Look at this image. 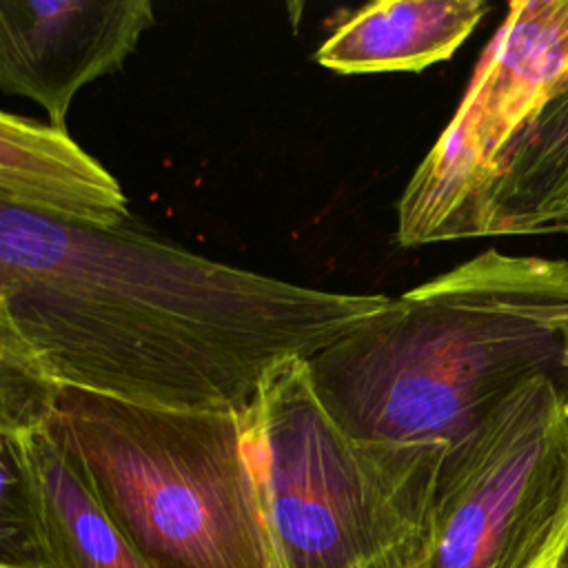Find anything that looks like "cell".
I'll use <instances>...</instances> for the list:
<instances>
[{
    "label": "cell",
    "instance_id": "cell-1",
    "mask_svg": "<svg viewBox=\"0 0 568 568\" xmlns=\"http://www.w3.org/2000/svg\"><path fill=\"white\" fill-rule=\"evenodd\" d=\"M386 302L209 260L129 224L0 204V335L93 395L244 415L273 366L311 359Z\"/></svg>",
    "mask_w": 568,
    "mask_h": 568
},
{
    "label": "cell",
    "instance_id": "cell-2",
    "mask_svg": "<svg viewBox=\"0 0 568 568\" xmlns=\"http://www.w3.org/2000/svg\"><path fill=\"white\" fill-rule=\"evenodd\" d=\"M568 260L488 248L315 353L326 410L359 439L455 444L537 375L561 373Z\"/></svg>",
    "mask_w": 568,
    "mask_h": 568
},
{
    "label": "cell",
    "instance_id": "cell-3",
    "mask_svg": "<svg viewBox=\"0 0 568 568\" xmlns=\"http://www.w3.org/2000/svg\"><path fill=\"white\" fill-rule=\"evenodd\" d=\"M47 428L146 568H280L242 415L62 386Z\"/></svg>",
    "mask_w": 568,
    "mask_h": 568
},
{
    "label": "cell",
    "instance_id": "cell-4",
    "mask_svg": "<svg viewBox=\"0 0 568 568\" xmlns=\"http://www.w3.org/2000/svg\"><path fill=\"white\" fill-rule=\"evenodd\" d=\"M242 417L280 568H373L428 528L448 446L351 435L304 357L273 366Z\"/></svg>",
    "mask_w": 568,
    "mask_h": 568
},
{
    "label": "cell",
    "instance_id": "cell-5",
    "mask_svg": "<svg viewBox=\"0 0 568 568\" xmlns=\"http://www.w3.org/2000/svg\"><path fill=\"white\" fill-rule=\"evenodd\" d=\"M568 504V413L537 375L446 448L430 513V568H528Z\"/></svg>",
    "mask_w": 568,
    "mask_h": 568
},
{
    "label": "cell",
    "instance_id": "cell-6",
    "mask_svg": "<svg viewBox=\"0 0 568 568\" xmlns=\"http://www.w3.org/2000/svg\"><path fill=\"white\" fill-rule=\"evenodd\" d=\"M568 80V0H519L397 202V244L473 237L477 211L524 124Z\"/></svg>",
    "mask_w": 568,
    "mask_h": 568
},
{
    "label": "cell",
    "instance_id": "cell-7",
    "mask_svg": "<svg viewBox=\"0 0 568 568\" xmlns=\"http://www.w3.org/2000/svg\"><path fill=\"white\" fill-rule=\"evenodd\" d=\"M0 566L146 568L49 433H0Z\"/></svg>",
    "mask_w": 568,
    "mask_h": 568
},
{
    "label": "cell",
    "instance_id": "cell-8",
    "mask_svg": "<svg viewBox=\"0 0 568 568\" xmlns=\"http://www.w3.org/2000/svg\"><path fill=\"white\" fill-rule=\"evenodd\" d=\"M153 22L149 0H0V89L67 131L75 93L118 71Z\"/></svg>",
    "mask_w": 568,
    "mask_h": 568
},
{
    "label": "cell",
    "instance_id": "cell-9",
    "mask_svg": "<svg viewBox=\"0 0 568 568\" xmlns=\"http://www.w3.org/2000/svg\"><path fill=\"white\" fill-rule=\"evenodd\" d=\"M0 204L91 229L129 224L120 182L73 138L31 118L0 115Z\"/></svg>",
    "mask_w": 568,
    "mask_h": 568
},
{
    "label": "cell",
    "instance_id": "cell-10",
    "mask_svg": "<svg viewBox=\"0 0 568 568\" xmlns=\"http://www.w3.org/2000/svg\"><path fill=\"white\" fill-rule=\"evenodd\" d=\"M486 11L481 0L373 2L320 44L315 62L344 75L422 71L448 60Z\"/></svg>",
    "mask_w": 568,
    "mask_h": 568
},
{
    "label": "cell",
    "instance_id": "cell-11",
    "mask_svg": "<svg viewBox=\"0 0 568 568\" xmlns=\"http://www.w3.org/2000/svg\"><path fill=\"white\" fill-rule=\"evenodd\" d=\"M568 235V80L508 146L473 237Z\"/></svg>",
    "mask_w": 568,
    "mask_h": 568
},
{
    "label": "cell",
    "instance_id": "cell-12",
    "mask_svg": "<svg viewBox=\"0 0 568 568\" xmlns=\"http://www.w3.org/2000/svg\"><path fill=\"white\" fill-rule=\"evenodd\" d=\"M60 388L18 342L0 335V433L47 428Z\"/></svg>",
    "mask_w": 568,
    "mask_h": 568
},
{
    "label": "cell",
    "instance_id": "cell-13",
    "mask_svg": "<svg viewBox=\"0 0 568 568\" xmlns=\"http://www.w3.org/2000/svg\"><path fill=\"white\" fill-rule=\"evenodd\" d=\"M433 559V539H430V524L428 528L402 544L397 550L386 555L377 566L373 568H430Z\"/></svg>",
    "mask_w": 568,
    "mask_h": 568
},
{
    "label": "cell",
    "instance_id": "cell-14",
    "mask_svg": "<svg viewBox=\"0 0 568 568\" xmlns=\"http://www.w3.org/2000/svg\"><path fill=\"white\" fill-rule=\"evenodd\" d=\"M528 568H568V504Z\"/></svg>",
    "mask_w": 568,
    "mask_h": 568
},
{
    "label": "cell",
    "instance_id": "cell-15",
    "mask_svg": "<svg viewBox=\"0 0 568 568\" xmlns=\"http://www.w3.org/2000/svg\"><path fill=\"white\" fill-rule=\"evenodd\" d=\"M561 339H564V353H561V366H564V395H566V413H568V308L561 317Z\"/></svg>",
    "mask_w": 568,
    "mask_h": 568
},
{
    "label": "cell",
    "instance_id": "cell-16",
    "mask_svg": "<svg viewBox=\"0 0 568 568\" xmlns=\"http://www.w3.org/2000/svg\"><path fill=\"white\" fill-rule=\"evenodd\" d=\"M0 568H9V566H0Z\"/></svg>",
    "mask_w": 568,
    "mask_h": 568
}]
</instances>
